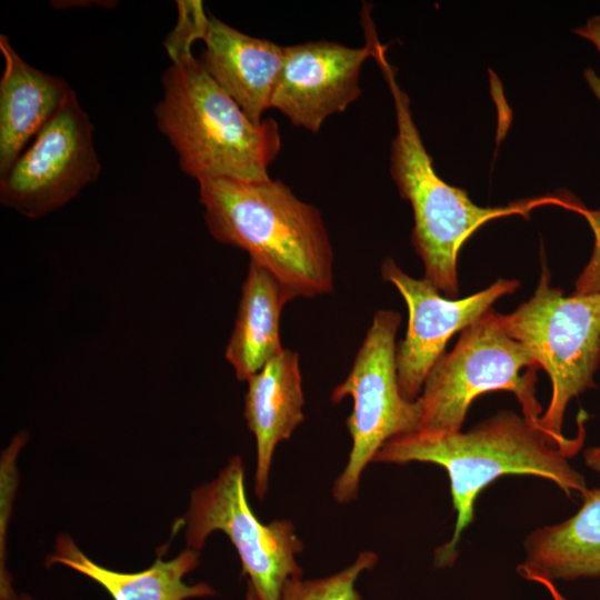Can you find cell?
<instances>
[{"mask_svg":"<svg viewBox=\"0 0 600 600\" xmlns=\"http://www.w3.org/2000/svg\"><path fill=\"white\" fill-rule=\"evenodd\" d=\"M0 177L56 114L72 90L67 81L26 62L0 34Z\"/></svg>","mask_w":600,"mask_h":600,"instance_id":"5bb4252c","label":"cell"},{"mask_svg":"<svg viewBox=\"0 0 600 600\" xmlns=\"http://www.w3.org/2000/svg\"><path fill=\"white\" fill-rule=\"evenodd\" d=\"M567 520L532 531L524 540L519 574L530 581L600 578V488L582 496Z\"/></svg>","mask_w":600,"mask_h":600,"instance_id":"9a60e30c","label":"cell"},{"mask_svg":"<svg viewBox=\"0 0 600 600\" xmlns=\"http://www.w3.org/2000/svg\"><path fill=\"white\" fill-rule=\"evenodd\" d=\"M183 523L189 549L200 551L216 531L230 539L258 600H282L287 581L302 576L296 556L303 544L294 526L289 520L266 524L256 517L239 456L230 458L217 478L191 492Z\"/></svg>","mask_w":600,"mask_h":600,"instance_id":"ba28073f","label":"cell"},{"mask_svg":"<svg viewBox=\"0 0 600 600\" xmlns=\"http://www.w3.org/2000/svg\"><path fill=\"white\" fill-rule=\"evenodd\" d=\"M199 551L187 548L176 558H158L151 567L139 572H119L102 567L86 556L73 539L61 533L54 543L47 566H66L99 583L113 600H187L216 594L208 583L188 584L186 574L199 564Z\"/></svg>","mask_w":600,"mask_h":600,"instance_id":"2e32d148","label":"cell"},{"mask_svg":"<svg viewBox=\"0 0 600 600\" xmlns=\"http://www.w3.org/2000/svg\"><path fill=\"white\" fill-rule=\"evenodd\" d=\"M199 61L254 123L271 108L286 47L246 34L209 13Z\"/></svg>","mask_w":600,"mask_h":600,"instance_id":"7c38bea8","label":"cell"},{"mask_svg":"<svg viewBox=\"0 0 600 600\" xmlns=\"http://www.w3.org/2000/svg\"><path fill=\"white\" fill-rule=\"evenodd\" d=\"M198 183L204 222L217 241L246 251L294 299L333 291V249L318 208L281 180Z\"/></svg>","mask_w":600,"mask_h":600,"instance_id":"7a4b0ae2","label":"cell"},{"mask_svg":"<svg viewBox=\"0 0 600 600\" xmlns=\"http://www.w3.org/2000/svg\"><path fill=\"white\" fill-rule=\"evenodd\" d=\"M0 600H31L26 594H18L12 588V579L8 572L0 573Z\"/></svg>","mask_w":600,"mask_h":600,"instance_id":"7402d4cb","label":"cell"},{"mask_svg":"<svg viewBox=\"0 0 600 600\" xmlns=\"http://www.w3.org/2000/svg\"><path fill=\"white\" fill-rule=\"evenodd\" d=\"M506 332L527 347L551 381V398L540 418V428L566 457L581 447L584 430L576 438L562 432L571 399L594 388L600 363V293L569 297L551 286V274L542 263L532 297L508 314L499 313Z\"/></svg>","mask_w":600,"mask_h":600,"instance_id":"5b68a950","label":"cell"},{"mask_svg":"<svg viewBox=\"0 0 600 600\" xmlns=\"http://www.w3.org/2000/svg\"><path fill=\"white\" fill-rule=\"evenodd\" d=\"M171 61L162 74L163 97L154 117L180 169L197 181L271 179L269 167L281 149L277 122L251 121L191 50L178 52Z\"/></svg>","mask_w":600,"mask_h":600,"instance_id":"277c9868","label":"cell"},{"mask_svg":"<svg viewBox=\"0 0 600 600\" xmlns=\"http://www.w3.org/2000/svg\"><path fill=\"white\" fill-rule=\"evenodd\" d=\"M362 28L371 58L381 70L393 99L397 134L391 143L390 172L399 194L412 208V246L423 262L424 278L444 297L456 299L459 292L458 254L484 223L513 214L529 218L533 209L547 204L576 211L582 206L569 194L550 193L501 207H480L464 189L441 179L414 123L409 97L388 60L387 47L379 41L372 21L364 22Z\"/></svg>","mask_w":600,"mask_h":600,"instance_id":"6da1fadb","label":"cell"},{"mask_svg":"<svg viewBox=\"0 0 600 600\" xmlns=\"http://www.w3.org/2000/svg\"><path fill=\"white\" fill-rule=\"evenodd\" d=\"M586 464L593 471L600 472V444L591 447L586 450L584 454Z\"/></svg>","mask_w":600,"mask_h":600,"instance_id":"603a6c76","label":"cell"},{"mask_svg":"<svg viewBox=\"0 0 600 600\" xmlns=\"http://www.w3.org/2000/svg\"><path fill=\"white\" fill-rule=\"evenodd\" d=\"M573 32L592 42L600 51V16L589 18L584 26L574 29ZM584 78L600 101V77L591 68H588L584 71Z\"/></svg>","mask_w":600,"mask_h":600,"instance_id":"44dd1931","label":"cell"},{"mask_svg":"<svg viewBox=\"0 0 600 600\" xmlns=\"http://www.w3.org/2000/svg\"><path fill=\"white\" fill-rule=\"evenodd\" d=\"M178 22L164 40V47L170 58L178 52L191 50L196 40H202L209 13L201 1H177Z\"/></svg>","mask_w":600,"mask_h":600,"instance_id":"d6986e66","label":"cell"},{"mask_svg":"<svg viewBox=\"0 0 600 600\" xmlns=\"http://www.w3.org/2000/svg\"><path fill=\"white\" fill-rule=\"evenodd\" d=\"M400 323L399 312L378 310L350 372L332 390V402L347 397L353 401L352 412L346 422L352 447L347 466L332 488L333 498L340 503L356 499L364 468L374 461L388 441L413 432L419 427V401L406 399L398 383L396 337Z\"/></svg>","mask_w":600,"mask_h":600,"instance_id":"52a82bcc","label":"cell"},{"mask_svg":"<svg viewBox=\"0 0 600 600\" xmlns=\"http://www.w3.org/2000/svg\"><path fill=\"white\" fill-rule=\"evenodd\" d=\"M299 353L282 349L248 380L243 416L257 444L254 488L268 491L269 473L279 442L288 440L304 420Z\"/></svg>","mask_w":600,"mask_h":600,"instance_id":"4fadbf2b","label":"cell"},{"mask_svg":"<svg viewBox=\"0 0 600 600\" xmlns=\"http://www.w3.org/2000/svg\"><path fill=\"white\" fill-rule=\"evenodd\" d=\"M539 584L543 586L552 596L553 600H566L558 589L554 587L553 582L548 580H541Z\"/></svg>","mask_w":600,"mask_h":600,"instance_id":"cb8c5ba5","label":"cell"},{"mask_svg":"<svg viewBox=\"0 0 600 600\" xmlns=\"http://www.w3.org/2000/svg\"><path fill=\"white\" fill-rule=\"evenodd\" d=\"M294 299L269 271L250 261L224 357L239 381H248L283 349L280 319Z\"/></svg>","mask_w":600,"mask_h":600,"instance_id":"e0dca14e","label":"cell"},{"mask_svg":"<svg viewBox=\"0 0 600 600\" xmlns=\"http://www.w3.org/2000/svg\"><path fill=\"white\" fill-rule=\"evenodd\" d=\"M539 369L530 350L506 332L491 308L461 331L454 348L429 372L417 398L421 408L417 430L459 432L476 398L503 390L516 396L524 419L542 432L543 411L536 396Z\"/></svg>","mask_w":600,"mask_h":600,"instance_id":"8992f818","label":"cell"},{"mask_svg":"<svg viewBox=\"0 0 600 600\" xmlns=\"http://www.w3.org/2000/svg\"><path fill=\"white\" fill-rule=\"evenodd\" d=\"M581 214L590 224L594 244L588 264L576 280L572 294L588 296L600 293V209L589 210L583 208Z\"/></svg>","mask_w":600,"mask_h":600,"instance_id":"ffe728a7","label":"cell"},{"mask_svg":"<svg viewBox=\"0 0 600 600\" xmlns=\"http://www.w3.org/2000/svg\"><path fill=\"white\" fill-rule=\"evenodd\" d=\"M549 439L523 416L500 411L467 432L441 433L416 430L388 441L374 461L430 462L443 467L450 481L457 513L452 538L434 551L437 568L451 567L458 543L473 520L480 492L507 474H529L554 482L567 496L588 491L577 471Z\"/></svg>","mask_w":600,"mask_h":600,"instance_id":"3957f363","label":"cell"},{"mask_svg":"<svg viewBox=\"0 0 600 600\" xmlns=\"http://www.w3.org/2000/svg\"><path fill=\"white\" fill-rule=\"evenodd\" d=\"M244 600H258L251 586L249 584Z\"/></svg>","mask_w":600,"mask_h":600,"instance_id":"d4e9b609","label":"cell"},{"mask_svg":"<svg viewBox=\"0 0 600 600\" xmlns=\"http://www.w3.org/2000/svg\"><path fill=\"white\" fill-rule=\"evenodd\" d=\"M381 276L400 292L409 312L406 337L397 344L396 367L400 392L411 401L420 396L449 339L520 286L518 280L498 279L479 292L451 299L441 296L424 277L417 279L406 273L391 258L382 262Z\"/></svg>","mask_w":600,"mask_h":600,"instance_id":"30bf717a","label":"cell"},{"mask_svg":"<svg viewBox=\"0 0 600 600\" xmlns=\"http://www.w3.org/2000/svg\"><path fill=\"white\" fill-rule=\"evenodd\" d=\"M377 561L378 556L374 552L362 551L352 564L332 576L309 580L290 579L284 584L282 600H362L356 582L359 576L372 569Z\"/></svg>","mask_w":600,"mask_h":600,"instance_id":"ac0fdd59","label":"cell"},{"mask_svg":"<svg viewBox=\"0 0 600 600\" xmlns=\"http://www.w3.org/2000/svg\"><path fill=\"white\" fill-rule=\"evenodd\" d=\"M94 127L71 90L63 103L0 177V202L38 219L66 206L101 172Z\"/></svg>","mask_w":600,"mask_h":600,"instance_id":"9c48e42d","label":"cell"},{"mask_svg":"<svg viewBox=\"0 0 600 600\" xmlns=\"http://www.w3.org/2000/svg\"><path fill=\"white\" fill-rule=\"evenodd\" d=\"M371 50L328 40L286 47L283 68L271 108L310 132H318L332 114L361 96L360 72Z\"/></svg>","mask_w":600,"mask_h":600,"instance_id":"8fae6325","label":"cell"}]
</instances>
